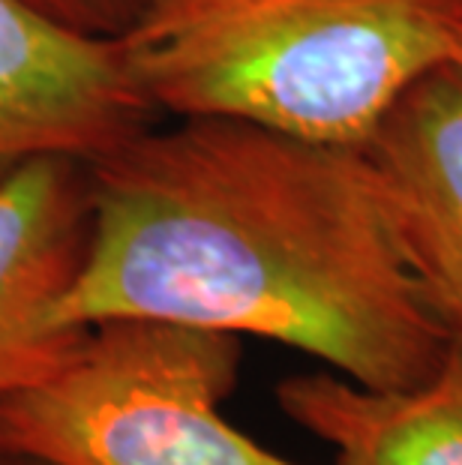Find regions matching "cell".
<instances>
[{
    "label": "cell",
    "mask_w": 462,
    "mask_h": 465,
    "mask_svg": "<svg viewBox=\"0 0 462 465\" xmlns=\"http://www.w3.org/2000/svg\"><path fill=\"white\" fill-rule=\"evenodd\" d=\"M27 4L73 31L117 39L130 31L151 0H27Z\"/></svg>",
    "instance_id": "ba28073f"
},
{
    "label": "cell",
    "mask_w": 462,
    "mask_h": 465,
    "mask_svg": "<svg viewBox=\"0 0 462 465\" xmlns=\"http://www.w3.org/2000/svg\"><path fill=\"white\" fill-rule=\"evenodd\" d=\"M358 147L408 271L462 340V69H429Z\"/></svg>",
    "instance_id": "5b68a950"
},
{
    "label": "cell",
    "mask_w": 462,
    "mask_h": 465,
    "mask_svg": "<svg viewBox=\"0 0 462 465\" xmlns=\"http://www.w3.org/2000/svg\"><path fill=\"white\" fill-rule=\"evenodd\" d=\"M241 336L169 322L87 324L64 361L0 397V450L52 465H298L222 414Z\"/></svg>",
    "instance_id": "3957f363"
},
{
    "label": "cell",
    "mask_w": 462,
    "mask_h": 465,
    "mask_svg": "<svg viewBox=\"0 0 462 465\" xmlns=\"http://www.w3.org/2000/svg\"><path fill=\"white\" fill-rule=\"evenodd\" d=\"M91 172V241L57 306L259 336L378 391L427 381L457 336L402 259L360 147L172 117Z\"/></svg>",
    "instance_id": "6da1fadb"
},
{
    "label": "cell",
    "mask_w": 462,
    "mask_h": 465,
    "mask_svg": "<svg viewBox=\"0 0 462 465\" xmlns=\"http://www.w3.org/2000/svg\"><path fill=\"white\" fill-rule=\"evenodd\" d=\"M151 124L117 39L0 0V181L39 160L91 165Z\"/></svg>",
    "instance_id": "277c9868"
},
{
    "label": "cell",
    "mask_w": 462,
    "mask_h": 465,
    "mask_svg": "<svg viewBox=\"0 0 462 465\" xmlns=\"http://www.w3.org/2000/svg\"><path fill=\"white\" fill-rule=\"evenodd\" d=\"M445 36L450 61L462 69V0H445Z\"/></svg>",
    "instance_id": "9c48e42d"
},
{
    "label": "cell",
    "mask_w": 462,
    "mask_h": 465,
    "mask_svg": "<svg viewBox=\"0 0 462 465\" xmlns=\"http://www.w3.org/2000/svg\"><path fill=\"white\" fill-rule=\"evenodd\" d=\"M117 48L156 117L351 147L450 61L445 0H151Z\"/></svg>",
    "instance_id": "7a4b0ae2"
},
{
    "label": "cell",
    "mask_w": 462,
    "mask_h": 465,
    "mask_svg": "<svg viewBox=\"0 0 462 465\" xmlns=\"http://www.w3.org/2000/svg\"><path fill=\"white\" fill-rule=\"evenodd\" d=\"M91 241V172L39 160L0 181V397L54 370L84 328H64L57 306Z\"/></svg>",
    "instance_id": "8992f818"
},
{
    "label": "cell",
    "mask_w": 462,
    "mask_h": 465,
    "mask_svg": "<svg viewBox=\"0 0 462 465\" xmlns=\"http://www.w3.org/2000/svg\"><path fill=\"white\" fill-rule=\"evenodd\" d=\"M0 465H52V462L27 457V453H6V450H0Z\"/></svg>",
    "instance_id": "30bf717a"
},
{
    "label": "cell",
    "mask_w": 462,
    "mask_h": 465,
    "mask_svg": "<svg viewBox=\"0 0 462 465\" xmlns=\"http://www.w3.org/2000/svg\"><path fill=\"white\" fill-rule=\"evenodd\" d=\"M280 409L337 453V465H462V340L415 388L378 391L339 372L291 375Z\"/></svg>",
    "instance_id": "52a82bcc"
}]
</instances>
